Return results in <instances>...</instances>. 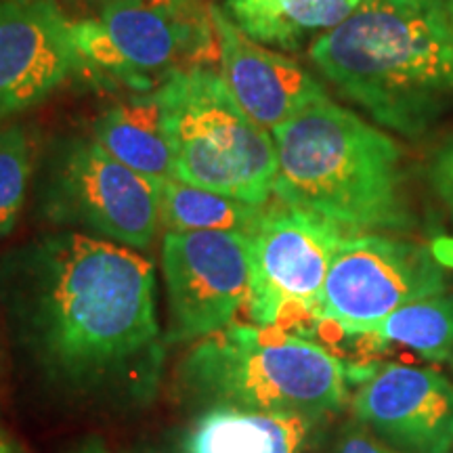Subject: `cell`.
Returning <instances> with one entry per match:
<instances>
[{"mask_svg": "<svg viewBox=\"0 0 453 453\" xmlns=\"http://www.w3.org/2000/svg\"><path fill=\"white\" fill-rule=\"evenodd\" d=\"M211 7L107 0L97 19L72 21L81 67L105 82L151 93L173 73L220 61Z\"/></svg>", "mask_w": 453, "mask_h": 453, "instance_id": "6", "label": "cell"}, {"mask_svg": "<svg viewBox=\"0 0 453 453\" xmlns=\"http://www.w3.org/2000/svg\"><path fill=\"white\" fill-rule=\"evenodd\" d=\"M353 373L315 340L275 326L231 324L202 338L179 370L191 403L327 420L350 401Z\"/></svg>", "mask_w": 453, "mask_h": 453, "instance_id": "4", "label": "cell"}, {"mask_svg": "<svg viewBox=\"0 0 453 453\" xmlns=\"http://www.w3.org/2000/svg\"><path fill=\"white\" fill-rule=\"evenodd\" d=\"M347 235L330 220L290 203L263 208L250 235L252 324L290 330L319 321L327 269Z\"/></svg>", "mask_w": 453, "mask_h": 453, "instance_id": "8", "label": "cell"}, {"mask_svg": "<svg viewBox=\"0 0 453 453\" xmlns=\"http://www.w3.org/2000/svg\"><path fill=\"white\" fill-rule=\"evenodd\" d=\"M162 3L174 4V7H180V9H203V7H208L206 0H162Z\"/></svg>", "mask_w": 453, "mask_h": 453, "instance_id": "22", "label": "cell"}, {"mask_svg": "<svg viewBox=\"0 0 453 453\" xmlns=\"http://www.w3.org/2000/svg\"><path fill=\"white\" fill-rule=\"evenodd\" d=\"M38 202L50 223L73 225L104 240L145 250L160 226V185L111 157L95 139L50 147Z\"/></svg>", "mask_w": 453, "mask_h": 453, "instance_id": "7", "label": "cell"}, {"mask_svg": "<svg viewBox=\"0 0 453 453\" xmlns=\"http://www.w3.org/2000/svg\"><path fill=\"white\" fill-rule=\"evenodd\" d=\"M426 180L430 191L437 196L447 211L453 212V134L441 141L430 156L426 166Z\"/></svg>", "mask_w": 453, "mask_h": 453, "instance_id": "20", "label": "cell"}, {"mask_svg": "<svg viewBox=\"0 0 453 453\" xmlns=\"http://www.w3.org/2000/svg\"><path fill=\"white\" fill-rule=\"evenodd\" d=\"M81 70L55 0H0V122L42 104Z\"/></svg>", "mask_w": 453, "mask_h": 453, "instance_id": "12", "label": "cell"}, {"mask_svg": "<svg viewBox=\"0 0 453 453\" xmlns=\"http://www.w3.org/2000/svg\"><path fill=\"white\" fill-rule=\"evenodd\" d=\"M271 134L280 202L349 235H393L416 226L405 150L382 127L327 97Z\"/></svg>", "mask_w": 453, "mask_h": 453, "instance_id": "3", "label": "cell"}, {"mask_svg": "<svg viewBox=\"0 0 453 453\" xmlns=\"http://www.w3.org/2000/svg\"><path fill=\"white\" fill-rule=\"evenodd\" d=\"M160 93L174 157V179L214 194L265 206L277 183L273 134L242 110L223 76L177 72Z\"/></svg>", "mask_w": 453, "mask_h": 453, "instance_id": "5", "label": "cell"}, {"mask_svg": "<svg viewBox=\"0 0 453 453\" xmlns=\"http://www.w3.org/2000/svg\"><path fill=\"white\" fill-rule=\"evenodd\" d=\"M361 0H225V13L265 47L294 53L342 24Z\"/></svg>", "mask_w": 453, "mask_h": 453, "instance_id": "16", "label": "cell"}, {"mask_svg": "<svg viewBox=\"0 0 453 453\" xmlns=\"http://www.w3.org/2000/svg\"><path fill=\"white\" fill-rule=\"evenodd\" d=\"M0 298L21 353L44 384L76 403H147L166 340L156 269L122 243L55 234L0 260Z\"/></svg>", "mask_w": 453, "mask_h": 453, "instance_id": "1", "label": "cell"}, {"mask_svg": "<svg viewBox=\"0 0 453 453\" xmlns=\"http://www.w3.org/2000/svg\"><path fill=\"white\" fill-rule=\"evenodd\" d=\"M211 13L219 36L220 76L254 122L271 133L327 99L324 84L296 59L254 42L217 4Z\"/></svg>", "mask_w": 453, "mask_h": 453, "instance_id": "13", "label": "cell"}, {"mask_svg": "<svg viewBox=\"0 0 453 453\" xmlns=\"http://www.w3.org/2000/svg\"><path fill=\"white\" fill-rule=\"evenodd\" d=\"M321 420L296 413H260L208 407L168 453H309Z\"/></svg>", "mask_w": 453, "mask_h": 453, "instance_id": "14", "label": "cell"}, {"mask_svg": "<svg viewBox=\"0 0 453 453\" xmlns=\"http://www.w3.org/2000/svg\"><path fill=\"white\" fill-rule=\"evenodd\" d=\"M265 206L240 202L170 179L160 185V225L174 234L225 231L250 237Z\"/></svg>", "mask_w": 453, "mask_h": 453, "instance_id": "17", "label": "cell"}, {"mask_svg": "<svg viewBox=\"0 0 453 453\" xmlns=\"http://www.w3.org/2000/svg\"><path fill=\"white\" fill-rule=\"evenodd\" d=\"M355 422L401 453L453 451V384L428 367L388 364L357 384Z\"/></svg>", "mask_w": 453, "mask_h": 453, "instance_id": "11", "label": "cell"}, {"mask_svg": "<svg viewBox=\"0 0 453 453\" xmlns=\"http://www.w3.org/2000/svg\"><path fill=\"white\" fill-rule=\"evenodd\" d=\"M445 9H447V13H449L451 19H453V7H445Z\"/></svg>", "mask_w": 453, "mask_h": 453, "instance_id": "26", "label": "cell"}, {"mask_svg": "<svg viewBox=\"0 0 453 453\" xmlns=\"http://www.w3.org/2000/svg\"><path fill=\"white\" fill-rule=\"evenodd\" d=\"M441 292L447 273L433 248L388 234L347 235L327 269L319 321L359 336L411 300Z\"/></svg>", "mask_w": 453, "mask_h": 453, "instance_id": "9", "label": "cell"}, {"mask_svg": "<svg viewBox=\"0 0 453 453\" xmlns=\"http://www.w3.org/2000/svg\"><path fill=\"white\" fill-rule=\"evenodd\" d=\"M76 453H107V449L99 443V441H88V443L82 445Z\"/></svg>", "mask_w": 453, "mask_h": 453, "instance_id": "23", "label": "cell"}, {"mask_svg": "<svg viewBox=\"0 0 453 453\" xmlns=\"http://www.w3.org/2000/svg\"><path fill=\"white\" fill-rule=\"evenodd\" d=\"M416 350L433 361H453V294L411 300L359 334Z\"/></svg>", "mask_w": 453, "mask_h": 453, "instance_id": "18", "label": "cell"}, {"mask_svg": "<svg viewBox=\"0 0 453 453\" xmlns=\"http://www.w3.org/2000/svg\"><path fill=\"white\" fill-rule=\"evenodd\" d=\"M309 59L340 97L401 137H422L453 105V19L439 0H361Z\"/></svg>", "mask_w": 453, "mask_h": 453, "instance_id": "2", "label": "cell"}, {"mask_svg": "<svg viewBox=\"0 0 453 453\" xmlns=\"http://www.w3.org/2000/svg\"><path fill=\"white\" fill-rule=\"evenodd\" d=\"M168 342L202 340L234 324L250 303V237L225 231H166L162 242Z\"/></svg>", "mask_w": 453, "mask_h": 453, "instance_id": "10", "label": "cell"}, {"mask_svg": "<svg viewBox=\"0 0 453 453\" xmlns=\"http://www.w3.org/2000/svg\"><path fill=\"white\" fill-rule=\"evenodd\" d=\"M441 4H443V7H453V0H439Z\"/></svg>", "mask_w": 453, "mask_h": 453, "instance_id": "25", "label": "cell"}, {"mask_svg": "<svg viewBox=\"0 0 453 453\" xmlns=\"http://www.w3.org/2000/svg\"><path fill=\"white\" fill-rule=\"evenodd\" d=\"M332 453H401L382 443L376 434L361 426L359 422L340 428L332 445Z\"/></svg>", "mask_w": 453, "mask_h": 453, "instance_id": "21", "label": "cell"}, {"mask_svg": "<svg viewBox=\"0 0 453 453\" xmlns=\"http://www.w3.org/2000/svg\"><path fill=\"white\" fill-rule=\"evenodd\" d=\"M93 139L118 162L156 185L174 179L166 111L157 90L111 105L97 118Z\"/></svg>", "mask_w": 453, "mask_h": 453, "instance_id": "15", "label": "cell"}, {"mask_svg": "<svg viewBox=\"0 0 453 453\" xmlns=\"http://www.w3.org/2000/svg\"><path fill=\"white\" fill-rule=\"evenodd\" d=\"M0 453H19L15 449V445L11 443V441L4 437L3 433H0Z\"/></svg>", "mask_w": 453, "mask_h": 453, "instance_id": "24", "label": "cell"}, {"mask_svg": "<svg viewBox=\"0 0 453 453\" xmlns=\"http://www.w3.org/2000/svg\"><path fill=\"white\" fill-rule=\"evenodd\" d=\"M34 170V141L21 124L0 130V237L15 229Z\"/></svg>", "mask_w": 453, "mask_h": 453, "instance_id": "19", "label": "cell"}]
</instances>
